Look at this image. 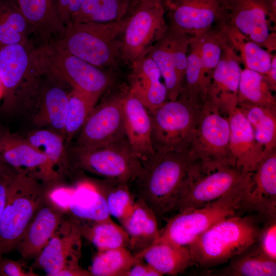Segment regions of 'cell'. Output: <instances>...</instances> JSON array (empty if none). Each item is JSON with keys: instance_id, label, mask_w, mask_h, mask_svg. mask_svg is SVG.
I'll return each instance as SVG.
<instances>
[{"instance_id": "cell-1", "label": "cell", "mask_w": 276, "mask_h": 276, "mask_svg": "<svg viewBox=\"0 0 276 276\" xmlns=\"http://www.w3.org/2000/svg\"><path fill=\"white\" fill-rule=\"evenodd\" d=\"M195 153L189 149L155 152L141 162V169L129 183L136 199L145 202L157 218L175 211L181 194L195 171Z\"/></svg>"}, {"instance_id": "cell-2", "label": "cell", "mask_w": 276, "mask_h": 276, "mask_svg": "<svg viewBox=\"0 0 276 276\" xmlns=\"http://www.w3.org/2000/svg\"><path fill=\"white\" fill-rule=\"evenodd\" d=\"M33 46L14 44L0 47L1 110L8 114L30 112L36 100L43 75Z\"/></svg>"}, {"instance_id": "cell-3", "label": "cell", "mask_w": 276, "mask_h": 276, "mask_svg": "<svg viewBox=\"0 0 276 276\" xmlns=\"http://www.w3.org/2000/svg\"><path fill=\"white\" fill-rule=\"evenodd\" d=\"M128 20L71 22L56 43L71 54L100 68H114L122 61L121 37Z\"/></svg>"}, {"instance_id": "cell-4", "label": "cell", "mask_w": 276, "mask_h": 276, "mask_svg": "<svg viewBox=\"0 0 276 276\" xmlns=\"http://www.w3.org/2000/svg\"><path fill=\"white\" fill-rule=\"evenodd\" d=\"M251 178L219 199L202 207L183 210L171 218L159 231L154 242L188 246L199 235L217 223L247 210Z\"/></svg>"}, {"instance_id": "cell-5", "label": "cell", "mask_w": 276, "mask_h": 276, "mask_svg": "<svg viewBox=\"0 0 276 276\" xmlns=\"http://www.w3.org/2000/svg\"><path fill=\"white\" fill-rule=\"evenodd\" d=\"M261 231L252 217L235 215L215 224L188 247L194 264L209 268L249 249L258 242Z\"/></svg>"}, {"instance_id": "cell-6", "label": "cell", "mask_w": 276, "mask_h": 276, "mask_svg": "<svg viewBox=\"0 0 276 276\" xmlns=\"http://www.w3.org/2000/svg\"><path fill=\"white\" fill-rule=\"evenodd\" d=\"M34 53L42 75L55 78L96 105L113 84L109 73L71 54L54 40L34 47Z\"/></svg>"}, {"instance_id": "cell-7", "label": "cell", "mask_w": 276, "mask_h": 276, "mask_svg": "<svg viewBox=\"0 0 276 276\" xmlns=\"http://www.w3.org/2000/svg\"><path fill=\"white\" fill-rule=\"evenodd\" d=\"M54 187L23 173L11 179L0 220V256L15 249L26 227Z\"/></svg>"}, {"instance_id": "cell-8", "label": "cell", "mask_w": 276, "mask_h": 276, "mask_svg": "<svg viewBox=\"0 0 276 276\" xmlns=\"http://www.w3.org/2000/svg\"><path fill=\"white\" fill-rule=\"evenodd\" d=\"M165 12L161 3L133 2L121 37L123 62L131 64L148 55L168 29Z\"/></svg>"}, {"instance_id": "cell-9", "label": "cell", "mask_w": 276, "mask_h": 276, "mask_svg": "<svg viewBox=\"0 0 276 276\" xmlns=\"http://www.w3.org/2000/svg\"><path fill=\"white\" fill-rule=\"evenodd\" d=\"M74 171H83L130 183L138 174L141 160L127 137L112 144L91 149L73 147L68 151Z\"/></svg>"}, {"instance_id": "cell-10", "label": "cell", "mask_w": 276, "mask_h": 276, "mask_svg": "<svg viewBox=\"0 0 276 276\" xmlns=\"http://www.w3.org/2000/svg\"><path fill=\"white\" fill-rule=\"evenodd\" d=\"M196 103L178 98L168 100L152 111L151 141L154 152L189 149L195 132Z\"/></svg>"}, {"instance_id": "cell-11", "label": "cell", "mask_w": 276, "mask_h": 276, "mask_svg": "<svg viewBox=\"0 0 276 276\" xmlns=\"http://www.w3.org/2000/svg\"><path fill=\"white\" fill-rule=\"evenodd\" d=\"M81 238L77 219L64 218L31 267L48 276H92L79 265Z\"/></svg>"}, {"instance_id": "cell-12", "label": "cell", "mask_w": 276, "mask_h": 276, "mask_svg": "<svg viewBox=\"0 0 276 276\" xmlns=\"http://www.w3.org/2000/svg\"><path fill=\"white\" fill-rule=\"evenodd\" d=\"M127 88V86L119 87L94 106L79 132L73 147L95 149L126 137L123 98Z\"/></svg>"}, {"instance_id": "cell-13", "label": "cell", "mask_w": 276, "mask_h": 276, "mask_svg": "<svg viewBox=\"0 0 276 276\" xmlns=\"http://www.w3.org/2000/svg\"><path fill=\"white\" fill-rule=\"evenodd\" d=\"M225 2L226 15L223 23L233 26L269 52L275 51L276 0Z\"/></svg>"}, {"instance_id": "cell-14", "label": "cell", "mask_w": 276, "mask_h": 276, "mask_svg": "<svg viewBox=\"0 0 276 276\" xmlns=\"http://www.w3.org/2000/svg\"><path fill=\"white\" fill-rule=\"evenodd\" d=\"M195 174L183 190L175 211L197 209L214 201L251 178L234 166L220 167L200 176Z\"/></svg>"}, {"instance_id": "cell-15", "label": "cell", "mask_w": 276, "mask_h": 276, "mask_svg": "<svg viewBox=\"0 0 276 276\" xmlns=\"http://www.w3.org/2000/svg\"><path fill=\"white\" fill-rule=\"evenodd\" d=\"M0 160L18 173L32 176L46 184L61 180L46 156L25 136L0 124Z\"/></svg>"}, {"instance_id": "cell-16", "label": "cell", "mask_w": 276, "mask_h": 276, "mask_svg": "<svg viewBox=\"0 0 276 276\" xmlns=\"http://www.w3.org/2000/svg\"><path fill=\"white\" fill-rule=\"evenodd\" d=\"M168 26L192 36L218 27L225 20V0H167Z\"/></svg>"}, {"instance_id": "cell-17", "label": "cell", "mask_w": 276, "mask_h": 276, "mask_svg": "<svg viewBox=\"0 0 276 276\" xmlns=\"http://www.w3.org/2000/svg\"><path fill=\"white\" fill-rule=\"evenodd\" d=\"M67 87L55 78L43 75L36 100L30 111L35 126L47 127L63 136L68 104Z\"/></svg>"}, {"instance_id": "cell-18", "label": "cell", "mask_w": 276, "mask_h": 276, "mask_svg": "<svg viewBox=\"0 0 276 276\" xmlns=\"http://www.w3.org/2000/svg\"><path fill=\"white\" fill-rule=\"evenodd\" d=\"M65 212L48 196L26 227L16 246L22 258L35 259L40 255L64 220Z\"/></svg>"}, {"instance_id": "cell-19", "label": "cell", "mask_w": 276, "mask_h": 276, "mask_svg": "<svg viewBox=\"0 0 276 276\" xmlns=\"http://www.w3.org/2000/svg\"><path fill=\"white\" fill-rule=\"evenodd\" d=\"M199 130L198 144L200 148L207 150L201 159L202 171L208 173L223 166H234L221 151L229 150L228 121L219 113L210 112L201 119Z\"/></svg>"}, {"instance_id": "cell-20", "label": "cell", "mask_w": 276, "mask_h": 276, "mask_svg": "<svg viewBox=\"0 0 276 276\" xmlns=\"http://www.w3.org/2000/svg\"><path fill=\"white\" fill-rule=\"evenodd\" d=\"M229 152L234 165L252 173L266 153L255 140L253 128L243 112L236 110L229 118Z\"/></svg>"}, {"instance_id": "cell-21", "label": "cell", "mask_w": 276, "mask_h": 276, "mask_svg": "<svg viewBox=\"0 0 276 276\" xmlns=\"http://www.w3.org/2000/svg\"><path fill=\"white\" fill-rule=\"evenodd\" d=\"M123 112L126 137L142 161L155 152L151 141V120L148 109L127 88L123 98Z\"/></svg>"}, {"instance_id": "cell-22", "label": "cell", "mask_w": 276, "mask_h": 276, "mask_svg": "<svg viewBox=\"0 0 276 276\" xmlns=\"http://www.w3.org/2000/svg\"><path fill=\"white\" fill-rule=\"evenodd\" d=\"M131 65L129 88L149 111L153 110L168 100L160 72L150 57L147 55Z\"/></svg>"}, {"instance_id": "cell-23", "label": "cell", "mask_w": 276, "mask_h": 276, "mask_svg": "<svg viewBox=\"0 0 276 276\" xmlns=\"http://www.w3.org/2000/svg\"><path fill=\"white\" fill-rule=\"evenodd\" d=\"M248 210L275 218L276 212V156L268 152L252 173Z\"/></svg>"}, {"instance_id": "cell-24", "label": "cell", "mask_w": 276, "mask_h": 276, "mask_svg": "<svg viewBox=\"0 0 276 276\" xmlns=\"http://www.w3.org/2000/svg\"><path fill=\"white\" fill-rule=\"evenodd\" d=\"M18 6L33 33L41 43L58 39L65 26L61 22L56 0H13Z\"/></svg>"}, {"instance_id": "cell-25", "label": "cell", "mask_w": 276, "mask_h": 276, "mask_svg": "<svg viewBox=\"0 0 276 276\" xmlns=\"http://www.w3.org/2000/svg\"><path fill=\"white\" fill-rule=\"evenodd\" d=\"M157 217L145 202L136 199L132 210L121 224L129 239L128 249L134 255L145 249L158 238Z\"/></svg>"}, {"instance_id": "cell-26", "label": "cell", "mask_w": 276, "mask_h": 276, "mask_svg": "<svg viewBox=\"0 0 276 276\" xmlns=\"http://www.w3.org/2000/svg\"><path fill=\"white\" fill-rule=\"evenodd\" d=\"M135 255L162 275H177L194 264L188 246H175L164 242L154 243Z\"/></svg>"}, {"instance_id": "cell-27", "label": "cell", "mask_w": 276, "mask_h": 276, "mask_svg": "<svg viewBox=\"0 0 276 276\" xmlns=\"http://www.w3.org/2000/svg\"><path fill=\"white\" fill-rule=\"evenodd\" d=\"M147 56L156 63L160 72L167 90L168 100L177 99L185 77L186 67L172 50L168 27Z\"/></svg>"}, {"instance_id": "cell-28", "label": "cell", "mask_w": 276, "mask_h": 276, "mask_svg": "<svg viewBox=\"0 0 276 276\" xmlns=\"http://www.w3.org/2000/svg\"><path fill=\"white\" fill-rule=\"evenodd\" d=\"M240 57L225 39L221 57L214 71L207 95L219 99L237 98L242 71Z\"/></svg>"}, {"instance_id": "cell-29", "label": "cell", "mask_w": 276, "mask_h": 276, "mask_svg": "<svg viewBox=\"0 0 276 276\" xmlns=\"http://www.w3.org/2000/svg\"><path fill=\"white\" fill-rule=\"evenodd\" d=\"M25 137L46 156L61 180L75 171L62 134L50 129L40 128L30 131Z\"/></svg>"}, {"instance_id": "cell-30", "label": "cell", "mask_w": 276, "mask_h": 276, "mask_svg": "<svg viewBox=\"0 0 276 276\" xmlns=\"http://www.w3.org/2000/svg\"><path fill=\"white\" fill-rule=\"evenodd\" d=\"M219 28L227 43L240 57L245 68L267 75L272 57L270 52L251 40L231 25L223 23L219 26Z\"/></svg>"}, {"instance_id": "cell-31", "label": "cell", "mask_w": 276, "mask_h": 276, "mask_svg": "<svg viewBox=\"0 0 276 276\" xmlns=\"http://www.w3.org/2000/svg\"><path fill=\"white\" fill-rule=\"evenodd\" d=\"M67 210L82 220L97 222L111 218L104 198L87 180L74 189Z\"/></svg>"}, {"instance_id": "cell-32", "label": "cell", "mask_w": 276, "mask_h": 276, "mask_svg": "<svg viewBox=\"0 0 276 276\" xmlns=\"http://www.w3.org/2000/svg\"><path fill=\"white\" fill-rule=\"evenodd\" d=\"M88 181L104 198L110 216L121 224L131 213L136 199L129 183L107 178Z\"/></svg>"}, {"instance_id": "cell-33", "label": "cell", "mask_w": 276, "mask_h": 276, "mask_svg": "<svg viewBox=\"0 0 276 276\" xmlns=\"http://www.w3.org/2000/svg\"><path fill=\"white\" fill-rule=\"evenodd\" d=\"M77 220L82 237L89 241L98 250L128 248L129 239L127 232L111 218L97 222Z\"/></svg>"}, {"instance_id": "cell-34", "label": "cell", "mask_w": 276, "mask_h": 276, "mask_svg": "<svg viewBox=\"0 0 276 276\" xmlns=\"http://www.w3.org/2000/svg\"><path fill=\"white\" fill-rule=\"evenodd\" d=\"M29 25L13 0H0V47L20 44L33 46Z\"/></svg>"}, {"instance_id": "cell-35", "label": "cell", "mask_w": 276, "mask_h": 276, "mask_svg": "<svg viewBox=\"0 0 276 276\" xmlns=\"http://www.w3.org/2000/svg\"><path fill=\"white\" fill-rule=\"evenodd\" d=\"M189 47L186 73L178 98L197 103L200 99L205 100L209 89L202 74L199 34L191 37Z\"/></svg>"}, {"instance_id": "cell-36", "label": "cell", "mask_w": 276, "mask_h": 276, "mask_svg": "<svg viewBox=\"0 0 276 276\" xmlns=\"http://www.w3.org/2000/svg\"><path fill=\"white\" fill-rule=\"evenodd\" d=\"M273 90L266 74L245 68L242 70L237 99L243 103L272 107Z\"/></svg>"}, {"instance_id": "cell-37", "label": "cell", "mask_w": 276, "mask_h": 276, "mask_svg": "<svg viewBox=\"0 0 276 276\" xmlns=\"http://www.w3.org/2000/svg\"><path fill=\"white\" fill-rule=\"evenodd\" d=\"M139 260L127 247L98 250L89 271L92 276H125Z\"/></svg>"}, {"instance_id": "cell-38", "label": "cell", "mask_w": 276, "mask_h": 276, "mask_svg": "<svg viewBox=\"0 0 276 276\" xmlns=\"http://www.w3.org/2000/svg\"><path fill=\"white\" fill-rule=\"evenodd\" d=\"M248 250L232 259L228 265L219 272V275H276L275 261L265 256L258 249L250 251Z\"/></svg>"}, {"instance_id": "cell-39", "label": "cell", "mask_w": 276, "mask_h": 276, "mask_svg": "<svg viewBox=\"0 0 276 276\" xmlns=\"http://www.w3.org/2000/svg\"><path fill=\"white\" fill-rule=\"evenodd\" d=\"M199 36L202 74L210 87L214 71L221 57L225 38L219 27L210 29Z\"/></svg>"}, {"instance_id": "cell-40", "label": "cell", "mask_w": 276, "mask_h": 276, "mask_svg": "<svg viewBox=\"0 0 276 276\" xmlns=\"http://www.w3.org/2000/svg\"><path fill=\"white\" fill-rule=\"evenodd\" d=\"M96 105L79 92L71 89L63 132L66 144L80 132L91 111Z\"/></svg>"}, {"instance_id": "cell-41", "label": "cell", "mask_w": 276, "mask_h": 276, "mask_svg": "<svg viewBox=\"0 0 276 276\" xmlns=\"http://www.w3.org/2000/svg\"><path fill=\"white\" fill-rule=\"evenodd\" d=\"M249 109L244 113L251 125L256 141L269 148L275 140V121L274 116L265 106L244 103Z\"/></svg>"}, {"instance_id": "cell-42", "label": "cell", "mask_w": 276, "mask_h": 276, "mask_svg": "<svg viewBox=\"0 0 276 276\" xmlns=\"http://www.w3.org/2000/svg\"><path fill=\"white\" fill-rule=\"evenodd\" d=\"M132 3V0H100L88 21L105 22L120 19L127 14Z\"/></svg>"}, {"instance_id": "cell-43", "label": "cell", "mask_w": 276, "mask_h": 276, "mask_svg": "<svg viewBox=\"0 0 276 276\" xmlns=\"http://www.w3.org/2000/svg\"><path fill=\"white\" fill-rule=\"evenodd\" d=\"M25 259L13 260L0 256V276H39Z\"/></svg>"}, {"instance_id": "cell-44", "label": "cell", "mask_w": 276, "mask_h": 276, "mask_svg": "<svg viewBox=\"0 0 276 276\" xmlns=\"http://www.w3.org/2000/svg\"><path fill=\"white\" fill-rule=\"evenodd\" d=\"M258 250L266 257L276 261L275 220L261 231Z\"/></svg>"}, {"instance_id": "cell-45", "label": "cell", "mask_w": 276, "mask_h": 276, "mask_svg": "<svg viewBox=\"0 0 276 276\" xmlns=\"http://www.w3.org/2000/svg\"><path fill=\"white\" fill-rule=\"evenodd\" d=\"M84 0H56L60 19L65 27L71 22L72 16L78 11Z\"/></svg>"}, {"instance_id": "cell-46", "label": "cell", "mask_w": 276, "mask_h": 276, "mask_svg": "<svg viewBox=\"0 0 276 276\" xmlns=\"http://www.w3.org/2000/svg\"><path fill=\"white\" fill-rule=\"evenodd\" d=\"M125 276H162L155 269L144 262L137 261L126 272Z\"/></svg>"}, {"instance_id": "cell-47", "label": "cell", "mask_w": 276, "mask_h": 276, "mask_svg": "<svg viewBox=\"0 0 276 276\" xmlns=\"http://www.w3.org/2000/svg\"><path fill=\"white\" fill-rule=\"evenodd\" d=\"M15 175L0 179V220L6 202L9 183Z\"/></svg>"}, {"instance_id": "cell-48", "label": "cell", "mask_w": 276, "mask_h": 276, "mask_svg": "<svg viewBox=\"0 0 276 276\" xmlns=\"http://www.w3.org/2000/svg\"><path fill=\"white\" fill-rule=\"evenodd\" d=\"M267 76L269 82L273 89L275 90L276 84V55L275 54L272 56L270 67L267 74Z\"/></svg>"}, {"instance_id": "cell-49", "label": "cell", "mask_w": 276, "mask_h": 276, "mask_svg": "<svg viewBox=\"0 0 276 276\" xmlns=\"http://www.w3.org/2000/svg\"><path fill=\"white\" fill-rule=\"evenodd\" d=\"M17 173L13 168L0 160V179L14 175Z\"/></svg>"}, {"instance_id": "cell-50", "label": "cell", "mask_w": 276, "mask_h": 276, "mask_svg": "<svg viewBox=\"0 0 276 276\" xmlns=\"http://www.w3.org/2000/svg\"><path fill=\"white\" fill-rule=\"evenodd\" d=\"M137 1H145V2H158V3H162V4L164 5V4L165 3V2L166 1H167V0H137Z\"/></svg>"}, {"instance_id": "cell-51", "label": "cell", "mask_w": 276, "mask_h": 276, "mask_svg": "<svg viewBox=\"0 0 276 276\" xmlns=\"http://www.w3.org/2000/svg\"><path fill=\"white\" fill-rule=\"evenodd\" d=\"M3 94V85L1 81V79L0 78V98H2Z\"/></svg>"}]
</instances>
